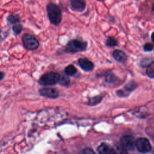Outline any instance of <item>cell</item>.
I'll return each mask as SVG.
<instances>
[{
  "label": "cell",
  "mask_w": 154,
  "mask_h": 154,
  "mask_svg": "<svg viewBox=\"0 0 154 154\" xmlns=\"http://www.w3.org/2000/svg\"><path fill=\"white\" fill-rule=\"evenodd\" d=\"M23 25L20 23L14 24L12 26V30L16 35L20 34L23 31Z\"/></svg>",
  "instance_id": "cell-16"
},
{
  "label": "cell",
  "mask_w": 154,
  "mask_h": 154,
  "mask_svg": "<svg viewBox=\"0 0 154 154\" xmlns=\"http://www.w3.org/2000/svg\"><path fill=\"white\" fill-rule=\"evenodd\" d=\"M61 76L56 72H49L44 74L40 78L38 82L42 85H53L58 83Z\"/></svg>",
  "instance_id": "cell-3"
},
{
  "label": "cell",
  "mask_w": 154,
  "mask_h": 154,
  "mask_svg": "<svg viewBox=\"0 0 154 154\" xmlns=\"http://www.w3.org/2000/svg\"><path fill=\"white\" fill-rule=\"evenodd\" d=\"M46 12L50 22L54 25H58L62 20V12L60 7L55 3H49L46 6Z\"/></svg>",
  "instance_id": "cell-1"
},
{
  "label": "cell",
  "mask_w": 154,
  "mask_h": 154,
  "mask_svg": "<svg viewBox=\"0 0 154 154\" xmlns=\"http://www.w3.org/2000/svg\"><path fill=\"white\" fill-rule=\"evenodd\" d=\"M152 10L153 11H154V2H153V4L152 5Z\"/></svg>",
  "instance_id": "cell-25"
},
{
  "label": "cell",
  "mask_w": 154,
  "mask_h": 154,
  "mask_svg": "<svg viewBox=\"0 0 154 154\" xmlns=\"http://www.w3.org/2000/svg\"><path fill=\"white\" fill-rule=\"evenodd\" d=\"M40 95L48 98H56L59 95V91L53 88H43L39 90Z\"/></svg>",
  "instance_id": "cell-8"
},
{
  "label": "cell",
  "mask_w": 154,
  "mask_h": 154,
  "mask_svg": "<svg viewBox=\"0 0 154 154\" xmlns=\"http://www.w3.org/2000/svg\"><path fill=\"white\" fill-rule=\"evenodd\" d=\"M135 147L141 153H147L151 150L152 147L149 141L146 138H139L135 141Z\"/></svg>",
  "instance_id": "cell-5"
},
{
  "label": "cell",
  "mask_w": 154,
  "mask_h": 154,
  "mask_svg": "<svg viewBox=\"0 0 154 154\" xmlns=\"http://www.w3.org/2000/svg\"><path fill=\"white\" fill-rule=\"evenodd\" d=\"M137 87V84L134 82H131L129 83H128L125 87V88L128 90V91H132L133 90H134Z\"/></svg>",
  "instance_id": "cell-20"
},
{
  "label": "cell",
  "mask_w": 154,
  "mask_h": 154,
  "mask_svg": "<svg viewBox=\"0 0 154 154\" xmlns=\"http://www.w3.org/2000/svg\"><path fill=\"white\" fill-rule=\"evenodd\" d=\"M97 152L99 154H115L113 147L107 143H103L97 147Z\"/></svg>",
  "instance_id": "cell-11"
},
{
  "label": "cell",
  "mask_w": 154,
  "mask_h": 154,
  "mask_svg": "<svg viewBox=\"0 0 154 154\" xmlns=\"http://www.w3.org/2000/svg\"><path fill=\"white\" fill-rule=\"evenodd\" d=\"M58 82H60L61 84V85H68V84L69 83V79L68 78L65 77V76H63L62 78L60 77V81Z\"/></svg>",
  "instance_id": "cell-21"
},
{
  "label": "cell",
  "mask_w": 154,
  "mask_h": 154,
  "mask_svg": "<svg viewBox=\"0 0 154 154\" xmlns=\"http://www.w3.org/2000/svg\"><path fill=\"white\" fill-rule=\"evenodd\" d=\"M120 144L128 150H134L135 146V141L131 135H125L120 140Z\"/></svg>",
  "instance_id": "cell-7"
},
{
  "label": "cell",
  "mask_w": 154,
  "mask_h": 154,
  "mask_svg": "<svg viewBox=\"0 0 154 154\" xmlns=\"http://www.w3.org/2000/svg\"><path fill=\"white\" fill-rule=\"evenodd\" d=\"M115 154H128L127 150L124 148L120 144L116 147Z\"/></svg>",
  "instance_id": "cell-18"
},
{
  "label": "cell",
  "mask_w": 154,
  "mask_h": 154,
  "mask_svg": "<svg viewBox=\"0 0 154 154\" xmlns=\"http://www.w3.org/2000/svg\"><path fill=\"white\" fill-rule=\"evenodd\" d=\"M7 20L8 23L14 25L16 23H18L20 21V17L17 14H9L7 17Z\"/></svg>",
  "instance_id": "cell-12"
},
{
  "label": "cell",
  "mask_w": 154,
  "mask_h": 154,
  "mask_svg": "<svg viewBox=\"0 0 154 154\" xmlns=\"http://www.w3.org/2000/svg\"><path fill=\"white\" fill-rule=\"evenodd\" d=\"M22 42L23 46L28 50L34 51L39 46L38 40L30 34H25L22 37Z\"/></svg>",
  "instance_id": "cell-4"
},
{
  "label": "cell",
  "mask_w": 154,
  "mask_h": 154,
  "mask_svg": "<svg viewBox=\"0 0 154 154\" xmlns=\"http://www.w3.org/2000/svg\"><path fill=\"white\" fill-rule=\"evenodd\" d=\"M105 44L106 46L112 48V47L116 46L118 44V42H117V40L114 37L109 36L106 38Z\"/></svg>",
  "instance_id": "cell-13"
},
{
  "label": "cell",
  "mask_w": 154,
  "mask_h": 154,
  "mask_svg": "<svg viewBox=\"0 0 154 154\" xmlns=\"http://www.w3.org/2000/svg\"><path fill=\"white\" fill-rule=\"evenodd\" d=\"M151 40L154 43V31L152 32V33L151 34Z\"/></svg>",
  "instance_id": "cell-24"
},
{
  "label": "cell",
  "mask_w": 154,
  "mask_h": 154,
  "mask_svg": "<svg viewBox=\"0 0 154 154\" xmlns=\"http://www.w3.org/2000/svg\"><path fill=\"white\" fill-rule=\"evenodd\" d=\"M83 154H96L95 152L90 148H85L83 150Z\"/></svg>",
  "instance_id": "cell-22"
},
{
  "label": "cell",
  "mask_w": 154,
  "mask_h": 154,
  "mask_svg": "<svg viewBox=\"0 0 154 154\" xmlns=\"http://www.w3.org/2000/svg\"><path fill=\"white\" fill-rule=\"evenodd\" d=\"M112 56L116 61L121 63H125L128 59L126 53L120 49H115L112 52Z\"/></svg>",
  "instance_id": "cell-10"
},
{
  "label": "cell",
  "mask_w": 154,
  "mask_h": 154,
  "mask_svg": "<svg viewBox=\"0 0 154 154\" xmlns=\"http://www.w3.org/2000/svg\"><path fill=\"white\" fill-rule=\"evenodd\" d=\"M78 64L81 68L86 72L91 71L94 68V64L87 58H80L78 59Z\"/></svg>",
  "instance_id": "cell-9"
},
{
  "label": "cell",
  "mask_w": 154,
  "mask_h": 154,
  "mask_svg": "<svg viewBox=\"0 0 154 154\" xmlns=\"http://www.w3.org/2000/svg\"><path fill=\"white\" fill-rule=\"evenodd\" d=\"M85 0H69L70 8L75 12H82L86 8Z\"/></svg>",
  "instance_id": "cell-6"
},
{
  "label": "cell",
  "mask_w": 154,
  "mask_h": 154,
  "mask_svg": "<svg viewBox=\"0 0 154 154\" xmlns=\"http://www.w3.org/2000/svg\"><path fill=\"white\" fill-rule=\"evenodd\" d=\"M143 49L146 52H150L154 49V44L152 43H146L143 47Z\"/></svg>",
  "instance_id": "cell-19"
},
{
  "label": "cell",
  "mask_w": 154,
  "mask_h": 154,
  "mask_svg": "<svg viewBox=\"0 0 154 154\" xmlns=\"http://www.w3.org/2000/svg\"><path fill=\"white\" fill-rule=\"evenodd\" d=\"M88 46L87 42L78 39L73 38L69 40L64 47V51L67 53L75 54L82 51H85Z\"/></svg>",
  "instance_id": "cell-2"
},
{
  "label": "cell",
  "mask_w": 154,
  "mask_h": 154,
  "mask_svg": "<svg viewBox=\"0 0 154 154\" xmlns=\"http://www.w3.org/2000/svg\"><path fill=\"white\" fill-rule=\"evenodd\" d=\"M146 74L150 78H154V61L151 62L147 66Z\"/></svg>",
  "instance_id": "cell-15"
},
{
  "label": "cell",
  "mask_w": 154,
  "mask_h": 154,
  "mask_svg": "<svg viewBox=\"0 0 154 154\" xmlns=\"http://www.w3.org/2000/svg\"><path fill=\"white\" fill-rule=\"evenodd\" d=\"M102 97L101 96H94L92 98H91L89 100H88V105H96L98 103H99L100 102V101L102 100Z\"/></svg>",
  "instance_id": "cell-17"
},
{
  "label": "cell",
  "mask_w": 154,
  "mask_h": 154,
  "mask_svg": "<svg viewBox=\"0 0 154 154\" xmlns=\"http://www.w3.org/2000/svg\"><path fill=\"white\" fill-rule=\"evenodd\" d=\"M64 72H65V73L67 75H68V76H73V75H74L76 73L77 70H76V67L74 66H73L72 64H70V65L67 66L65 68Z\"/></svg>",
  "instance_id": "cell-14"
},
{
  "label": "cell",
  "mask_w": 154,
  "mask_h": 154,
  "mask_svg": "<svg viewBox=\"0 0 154 154\" xmlns=\"http://www.w3.org/2000/svg\"><path fill=\"white\" fill-rule=\"evenodd\" d=\"M4 73H2V72H0V81L4 78Z\"/></svg>",
  "instance_id": "cell-23"
}]
</instances>
